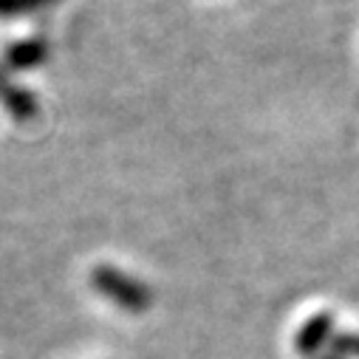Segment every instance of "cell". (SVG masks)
<instances>
[{"label": "cell", "instance_id": "7", "mask_svg": "<svg viewBox=\"0 0 359 359\" xmlns=\"http://www.w3.org/2000/svg\"><path fill=\"white\" fill-rule=\"evenodd\" d=\"M320 359H345V356H339V353L331 351V353H325V356H320Z\"/></svg>", "mask_w": 359, "mask_h": 359}, {"label": "cell", "instance_id": "6", "mask_svg": "<svg viewBox=\"0 0 359 359\" xmlns=\"http://www.w3.org/2000/svg\"><path fill=\"white\" fill-rule=\"evenodd\" d=\"M331 351L339 356H359V334H337Z\"/></svg>", "mask_w": 359, "mask_h": 359}, {"label": "cell", "instance_id": "2", "mask_svg": "<svg viewBox=\"0 0 359 359\" xmlns=\"http://www.w3.org/2000/svg\"><path fill=\"white\" fill-rule=\"evenodd\" d=\"M334 314L331 311H320V314H314L311 320H306L303 325H300V331L294 334V351H297V356H306V359H311V356H317L325 345H331L334 342Z\"/></svg>", "mask_w": 359, "mask_h": 359}, {"label": "cell", "instance_id": "5", "mask_svg": "<svg viewBox=\"0 0 359 359\" xmlns=\"http://www.w3.org/2000/svg\"><path fill=\"white\" fill-rule=\"evenodd\" d=\"M57 0H0V18H15L26 12H40L46 6H54Z\"/></svg>", "mask_w": 359, "mask_h": 359}, {"label": "cell", "instance_id": "3", "mask_svg": "<svg viewBox=\"0 0 359 359\" xmlns=\"http://www.w3.org/2000/svg\"><path fill=\"white\" fill-rule=\"evenodd\" d=\"M48 40L46 37H26V40H18L12 46L4 48V57H0V65L6 71H23V68H34L40 62L48 60Z\"/></svg>", "mask_w": 359, "mask_h": 359}, {"label": "cell", "instance_id": "4", "mask_svg": "<svg viewBox=\"0 0 359 359\" xmlns=\"http://www.w3.org/2000/svg\"><path fill=\"white\" fill-rule=\"evenodd\" d=\"M0 105H4L12 114V119H18V122H29L40 111L37 94L32 91V88H26L20 82H12V79L0 82Z\"/></svg>", "mask_w": 359, "mask_h": 359}, {"label": "cell", "instance_id": "1", "mask_svg": "<svg viewBox=\"0 0 359 359\" xmlns=\"http://www.w3.org/2000/svg\"><path fill=\"white\" fill-rule=\"evenodd\" d=\"M91 289L130 314H142L153 306V289L147 283H139L136 278L119 272L116 266H105V263L94 266L91 269Z\"/></svg>", "mask_w": 359, "mask_h": 359}, {"label": "cell", "instance_id": "8", "mask_svg": "<svg viewBox=\"0 0 359 359\" xmlns=\"http://www.w3.org/2000/svg\"><path fill=\"white\" fill-rule=\"evenodd\" d=\"M4 79H9V76H6V68L0 65V82H4Z\"/></svg>", "mask_w": 359, "mask_h": 359}]
</instances>
